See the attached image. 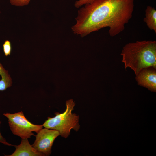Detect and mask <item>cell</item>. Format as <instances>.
Wrapping results in <instances>:
<instances>
[{
  "instance_id": "4fadbf2b",
  "label": "cell",
  "mask_w": 156,
  "mask_h": 156,
  "mask_svg": "<svg viewBox=\"0 0 156 156\" xmlns=\"http://www.w3.org/2000/svg\"><path fill=\"white\" fill-rule=\"evenodd\" d=\"M8 71L6 70L0 63V75L1 77L6 76L8 75Z\"/></svg>"
},
{
  "instance_id": "5bb4252c",
  "label": "cell",
  "mask_w": 156,
  "mask_h": 156,
  "mask_svg": "<svg viewBox=\"0 0 156 156\" xmlns=\"http://www.w3.org/2000/svg\"><path fill=\"white\" fill-rule=\"evenodd\" d=\"M1 123V122L0 121V125ZM0 143H2L5 145L8 146H12V145L8 143L6 141L5 139L1 135L0 131Z\"/></svg>"
},
{
  "instance_id": "6da1fadb",
  "label": "cell",
  "mask_w": 156,
  "mask_h": 156,
  "mask_svg": "<svg viewBox=\"0 0 156 156\" xmlns=\"http://www.w3.org/2000/svg\"><path fill=\"white\" fill-rule=\"evenodd\" d=\"M84 5L71 27L74 34L83 37L109 27V34L113 37L123 31L132 18L134 0H95Z\"/></svg>"
},
{
  "instance_id": "7c38bea8",
  "label": "cell",
  "mask_w": 156,
  "mask_h": 156,
  "mask_svg": "<svg viewBox=\"0 0 156 156\" xmlns=\"http://www.w3.org/2000/svg\"><path fill=\"white\" fill-rule=\"evenodd\" d=\"M95 0H77L74 3V6L76 8H79L82 6L90 3Z\"/></svg>"
},
{
  "instance_id": "277c9868",
  "label": "cell",
  "mask_w": 156,
  "mask_h": 156,
  "mask_svg": "<svg viewBox=\"0 0 156 156\" xmlns=\"http://www.w3.org/2000/svg\"><path fill=\"white\" fill-rule=\"evenodd\" d=\"M8 119L9 125L12 133L22 139L29 138L34 135L32 132L38 133L43 128V125H36L28 121L23 112L14 114L4 113Z\"/></svg>"
},
{
  "instance_id": "9c48e42d",
  "label": "cell",
  "mask_w": 156,
  "mask_h": 156,
  "mask_svg": "<svg viewBox=\"0 0 156 156\" xmlns=\"http://www.w3.org/2000/svg\"><path fill=\"white\" fill-rule=\"evenodd\" d=\"M12 83V79L8 75L2 77L0 80V91H4L10 87Z\"/></svg>"
},
{
  "instance_id": "52a82bcc",
  "label": "cell",
  "mask_w": 156,
  "mask_h": 156,
  "mask_svg": "<svg viewBox=\"0 0 156 156\" xmlns=\"http://www.w3.org/2000/svg\"><path fill=\"white\" fill-rule=\"evenodd\" d=\"M16 148L14 152L8 156H44L29 144L28 139H22L20 144L14 146Z\"/></svg>"
},
{
  "instance_id": "8992f818",
  "label": "cell",
  "mask_w": 156,
  "mask_h": 156,
  "mask_svg": "<svg viewBox=\"0 0 156 156\" xmlns=\"http://www.w3.org/2000/svg\"><path fill=\"white\" fill-rule=\"evenodd\" d=\"M138 84L154 92L156 90V69L152 67L144 68L136 75Z\"/></svg>"
},
{
  "instance_id": "3957f363",
  "label": "cell",
  "mask_w": 156,
  "mask_h": 156,
  "mask_svg": "<svg viewBox=\"0 0 156 156\" xmlns=\"http://www.w3.org/2000/svg\"><path fill=\"white\" fill-rule=\"evenodd\" d=\"M66 105V108L64 112H56L55 116L48 117L42 125L45 128L58 131L62 137L67 138L70 135L72 129L77 132L80 125L79 116L72 112L75 105L73 100L67 101Z\"/></svg>"
},
{
  "instance_id": "5b68a950",
  "label": "cell",
  "mask_w": 156,
  "mask_h": 156,
  "mask_svg": "<svg viewBox=\"0 0 156 156\" xmlns=\"http://www.w3.org/2000/svg\"><path fill=\"white\" fill-rule=\"evenodd\" d=\"M44 128L41 129L36 136V138L32 146L44 155H49L55 139L60 135L55 130Z\"/></svg>"
},
{
  "instance_id": "7a4b0ae2",
  "label": "cell",
  "mask_w": 156,
  "mask_h": 156,
  "mask_svg": "<svg viewBox=\"0 0 156 156\" xmlns=\"http://www.w3.org/2000/svg\"><path fill=\"white\" fill-rule=\"evenodd\" d=\"M125 69L130 68L136 75L142 69H156V42L138 41L126 44L121 53Z\"/></svg>"
},
{
  "instance_id": "30bf717a",
  "label": "cell",
  "mask_w": 156,
  "mask_h": 156,
  "mask_svg": "<svg viewBox=\"0 0 156 156\" xmlns=\"http://www.w3.org/2000/svg\"><path fill=\"white\" fill-rule=\"evenodd\" d=\"M3 47L5 55L6 56L10 55L12 51L11 44L10 41L8 40L5 41L3 45Z\"/></svg>"
},
{
  "instance_id": "8fae6325",
  "label": "cell",
  "mask_w": 156,
  "mask_h": 156,
  "mask_svg": "<svg viewBox=\"0 0 156 156\" xmlns=\"http://www.w3.org/2000/svg\"><path fill=\"white\" fill-rule=\"evenodd\" d=\"M12 5L17 6H23L27 5L31 0H9Z\"/></svg>"
},
{
  "instance_id": "ba28073f",
  "label": "cell",
  "mask_w": 156,
  "mask_h": 156,
  "mask_svg": "<svg viewBox=\"0 0 156 156\" xmlns=\"http://www.w3.org/2000/svg\"><path fill=\"white\" fill-rule=\"evenodd\" d=\"M148 28L156 33V10L154 8L147 6L145 10V17L144 18Z\"/></svg>"
}]
</instances>
